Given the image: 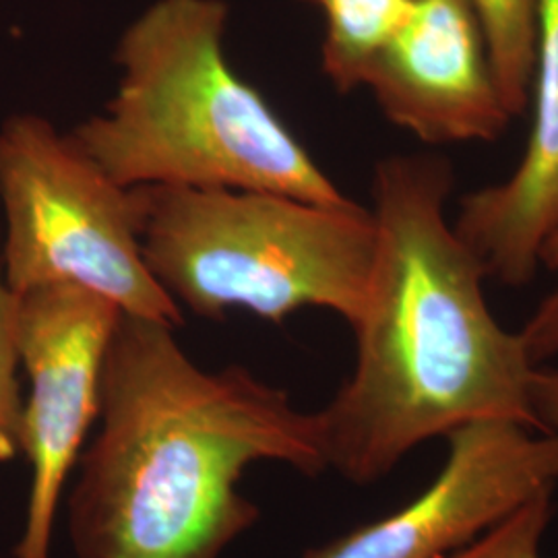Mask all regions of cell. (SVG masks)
<instances>
[{
  "mask_svg": "<svg viewBox=\"0 0 558 558\" xmlns=\"http://www.w3.org/2000/svg\"><path fill=\"white\" fill-rule=\"evenodd\" d=\"M442 156H389L373 179L375 263L352 325L356 362L317 414L327 470L354 484L391 474L416 447L480 420L539 430L530 360L493 315L486 274L459 239Z\"/></svg>",
  "mask_w": 558,
  "mask_h": 558,
  "instance_id": "1",
  "label": "cell"
},
{
  "mask_svg": "<svg viewBox=\"0 0 558 558\" xmlns=\"http://www.w3.org/2000/svg\"><path fill=\"white\" fill-rule=\"evenodd\" d=\"M174 329L120 313L69 495L75 558H221L260 518L240 493L248 465L327 470L317 414L242 366L203 371Z\"/></svg>",
  "mask_w": 558,
  "mask_h": 558,
  "instance_id": "2",
  "label": "cell"
},
{
  "mask_svg": "<svg viewBox=\"0 0 558 558\" xmlns=\"http://www.w3.org/2000/svg\"><path fill=\"white\" fill-rule=\"evenodd\" d=\"M221 0H158L117 48L119 89L71 137L124 189L191 186L348 197L230 66Z\"/></svg>",
  "mask_w": 558,
  "mask_h": 558,
  "instance_id": "3",
  "label": "cell"
},
{
  "mask_svg": "<svg viewBox=\"0 0 558 558\" xmlns=\"http://www.w3.org/2000/svg\"><path fill=\"white\" fill-rule=\"evenodd\" d=\"M143 259L203 319L248 311L281 323L302 308L359 320L377 228L371 209L279 193L137 186Z\"/></svg>",
  "mask_w": 558,
  "mask_h": 558,
  "instance_id": "4",
  "label": "cell"
},
{
  "mask_svg": "<svg viewBox=\"0 0 558 558\" xmlns=\"http://www.w3.org/2000/svg\"><path fill=\"white\" fill-rule=\"evenodd\" d=\"M0 220L2 271L15 294L71 283L126 315L182 325L177 300L143 259L133 189L38 114L0 124Z\"/></svg>",
  "mask_w": 558,
  "mask_h": 558,
  "instance_id": "5",
  "label": "cell"
},
{
  "mask_svg": "<svg viewBox=\"0 0 558 558\" xmlns=\"http://www.w3.org/2000/svg\"><path fill=\"white\" fill-rule=\"evenodd\" d=\"M120 313L112 300L71 283L17 294L20 359L29 379L21 453L32 484L15 558H50L60 497L100 416L101 366Z\"/></svg>",
  "mask_w": 558,
  "mask_h": 558,
  "instance_id": "6",
  "label": "cell"
},
{
  "mask_svg": "<svg viewBox=\"0 0 558 558\" xmlns=\"http://www.w3.org/2000/svg\"><path fill=\"white\" fill-rule=\"evenodd\" d=\"M445 439V465L416 499L302 558H447L557 488L555 433L480 420Z\"/></svg>",
  "mask_w": 558,
  "mask_h": 558,
  "instance_id": "7",
  "label": "cell"
},
{
  "mask_svg": "<svg viewBox=\"0 0 558 558\" xmlns=\"http://www.w3.org/2000/svg\"><path fill=\"white\" fill-rule=\"evenodd\" d=\"M364 87L387 120L428 145L490 143L513 119L470 0H410Z\"/></svg>",
  "mask_w": 558,
  "mask_h": 558,
  "instance_id": "8",
  "label": "cell"
},
{
  "mask_svg": "<svg viewBox=\"0 0 558 558\" xmlns=\"http://www.w3.org/2000/svg\"><path fill=\"white\" fill-rule=\"evenodd\" d=\"M534 120L515 170L461 199L459 239L486 278L530 283L544 244L558 230V0H539L532 96Z\"/></svg>",
  "mask_w": 558,
  "mask_h": 558,
  "instance_id": "9",
  "label": "cell"
},
{
  "mask_svg": "<svg viewBox=\"0 0 558 558\" xmlns=\"http://www.w3.org/2000/svg\"><path fill=\"white\" fill-rule=\"evenodd\" d=\"M319 9L325 23L323 73L339 94L364 87L380 48L405 17L410 0H302Z\"/></svg>",
  "mask_w": 558,
  "mask_h": 558,
  "instance_id": "10",
  "label": "cell"
},
{
  "mask_svg": "<svg viewBox=\"0 0 558 558\" xmlns=\"http://www.w3.org/2000/svg\"><path fill=\"white\" fill-rule=\"evenodd\" d=\"M478 15L488 59L511 117L532 96L539 0H470Z\"/></svg>",
  "mask_w": 558,
  "mask_h": 558,
  "instance_id": "11",
  "label": "cell"
},
{
  "mask_svg": "<svg viewBox=\"0 0 558 558\" xmlns=\"http://www.w3.org/2000/svg\"><path fill=\"white\" fill-rule=\"evenodd\" d=\"M20 341H17V294L9 288L0 257V461L21 453Z\"/></svg>",
  "mask_w": 558,
  "mask_h": 558,
  "instance_id": "12",
  "label": "cell"
},
{
  "mask_svg": "<svg viewBox=\"0 0 558 558\" xmlns=\"http://www.w3.org/2000/svg\"><path fill=\"white\" fill-rule=\"evenodd\" d=\"M553 495L527 500L509 518L447 558H544L542 544L553 518Z\"/></svg>",
  "mask_w": 558,
  "mask_h": 558,
  "instance_id": "13",
  "label": "cell"
},
{
  "mask_svg": "<svg viewBox=\"0 0 558 558\" xmlns=\"http://www.w3.org/2000/svg\"><path fill=\"white\" fill-rule=\"evenodd\" d=\"M530 360L542 366V362L558 356V283L539 300L534 313L518 331Z\"/></svg>",
  "mask_w": 558,
  "mask_h": 558,
  "instance_id": "14",
  "label": "cell"
},
{
  "mask_svg": "<svg viewBox=\"0 0 558 558\" xmlns=\"http://www.w3.org/2000/svg\"><path fill=\"white\" fill-rule=\"evenodd\" d=\"M532 403L539 430L558 435V368H536L532 379Z\"/></svg>",
  "mask_w": 558,
  "mask_h": 558,
  "instance_id": "15",
  "label": "cell"
},
{
  "mask_svg": "<svg viewBox=\"0 0 558 558\" xmlns=\"http://www.w3.org/2000/svg\"><path fill=\"white\" fill-rule=\"evenodd\" d=\"M539 263L553 271H558V230L550 236V240L544 244L542 248V257Z\"/></svg>",
  "mask_w": 558,
  "mask_h": 558,
  "instance_id": "16",
  "label": "cell"
}]
</instances>
